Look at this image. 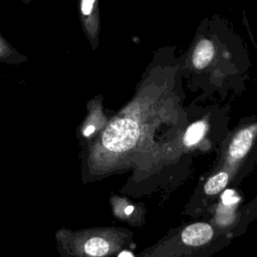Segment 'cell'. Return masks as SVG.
<instances>
[{
    "instance_id": "6da1fadb",
    "label": "cell",
    "mask_w": 257,
    "mask_h": 257,
    "mask_svg": "<svg viewBox=\"0 0 257 257\" xmlns=\"http://www.w3.org/2000/svg\"><path fill=\"white\" fill-rule=\"evenodd\" d=\"M138 123L131 118H118L112 121L102 135V145L110 152L120 153L133 148L139 138Z\"/></svg>"
},
{
    "instance_id": "7a4b0ae2",
    "label": "cell",
    "mask_w": 257,
    "mask_h": 257,
    "mask_svg": "<svg viewBox=\"0 0 257 257\" xmlns=\"http://www.w3.org/2000/svg\"><path fill=\"white\" fill-rule=\"evenodd\" d=\"M97 1L98 0H78L80 24L92 49H95L98 45L99 19Z\"/></svg>"
},
{
    "instance_id": "3957f363",
    "label": "cell",
    "mask_w": 257,
    "mask_h": 257,
    "mask_svg": "<svg viewBox=\"0 0 257 257\" xmlns=\"http://www.w3.org/2000/svg\"><path fill=\"white\" fill-rule=\"evenodd\" d=\"M213 228L206 223H196L188 226L182 233V240L191 246H200L209 242L213 237Z\"/></svg>"
},
{
    "instance_id": "277c9868",
    "label": "cell",
    "mask_w": 257,
    "mask_h": 257,
    "mask_svg": "<svg viewBox=\"0 0 257 257\" xmlns=\"http://www.w3.org/2000/svg\"><path fill=\"white\" fill-rule=\"evenodd\" d=\"M257 131V125H252L240 131L233 139L230 145V156L233 159H240L249 151L254 135Z\"/></svg>"
},
{
    "instance_id": "5b68a950",
    "label": "cell",
    "mask_w": 257,
    "mask_h": 257,
    "mask_svg": "<svg viewBox=\"0 0 257 257\" xmlns=\"http://www.w3.org/2000/svg\"><path fill=\"white\" fill-rule=\"evenodd\" d=\"M214 57V45L208 39L201 40L192 54V61L196 68H205Z\"/></svg>"
},
{
    "instance_id": "8992f818",
    "label": "cell",
    "mask_w": 257,
    "mask_h": 257,
    "mask_svg": "<svg viewBox=\"0 0 257 257\" xmlns=\"http://www.w3.org/2000/svg\"><path fill=\"white\" fill-rule=\"evenodd\" d=\"M28 60L27 56L19 52L0 32V62L19 65Z\"/></svg>"
},
{
    "instance_id": "52a82bcc",
    "label": "cell",
    "mask_w": 257,
    "mask_h": 257,
    "mask_svg": "<svg viewBox=\"0 0 257 257\" xmlns=\"http://www.w3.org/2000/svg\"><path fill=\"white\" fill-rule=\"evenodd\" d=\"M109 250L108 243L100 237H93L86 241L84 251L90 256H102Z\"/></svg>"
},
{
    "instance_id": "ba28073f",
    "label": "cell",
    "mask_w": 257,
    "mask_h": 257,
    "mask_svg": "<svg viewBox=\"0 0 257 257\" xmlns=\"http://www.w3.org/2000/svg\"><path fill=\"white\" fill-rule=\"evenodd\" d=\"M229 177L225 172H221L211 177L204 186L205 193L208 195H215L224 189L228 183Z\"/></svg>"
},
{
    "instance_id": "9c48e42d",
    "label": "cell",
    "mask_w": 257,
    "mask_h": 257,
    "mask_svg": "<svg viewBox=\"0 0 257 257\" xmlns=\"http://www.w3.org/2000/svg\"><path fill=\"white\" fill-rule=\"evenodd\" d=\"M206 131V123L202 120L193 123L186 132L184 143L186 146H193L197 144L204 136Z\"/></svg>"
},
{
    "instance_id": "30bf717a",
    "label": "cell",
    "mask_w": 257,
    "mask_h": 257,
    "mask_svg": "<svg viewBox=\"0 0 257 257\" xmlns=\"http://www.w3.org/2000/svg\"><path fill=\"white\" fill-rule=\"evenodd\" d=\"M239 201L238 195L233 190H226L222 195V202L224 205H234Z\"/></svg>"
},
{
    "instance_id": "8fae6325",
    "label": "cell",
    "mask_w": 257,
    "mask_h": 257,
    "mask_svg": "<svg viewBox=\"0 0 257 257\" xmlns=\"http://www.w3.org/2000/svg\"><path fill=\"white\" fill-rule=\"evenodd\" d=\"M94 130H95V127L93 126V125H88L85 130H84V132H83V135L85 136V137H87V136H89V135H91L93 132H94Z\"/></svg>"
},
{
    "instance_id": "7c38bea8",
    "label": "cell",
    "mask_w": 257,
    "mask_h": 257,
    "mask_svg": "<svg viewBox=\"0 0 257 257\" xmlns=\"http://www.w3.org/2000/svg\"><path fill=\"white\" fill-rule=\"evenodd\" d=\"M118 257H134V256L132 255V253H130V252H127V251H123V252H121V253L118 255Z\"/></svg>"
},
{
    "instance_id": "4fadbf2b",
    "label": "cell",
    "mask_w": 257,
    "mask_h": 257,
    "mask_svg": "<svg viewBox=\"0 0 257 257\" xmlns=\"http://www.w3.org/2000/svg\"><path fill=\"white\" fill-rule=\"evenodd\" d=\"M133 211H134V207L133 206H128V207L125 208V213L126 214H131Z\"/></svg>"
},
{
    "instance_id": "5bb4252c",
    "label": "cell",
    "mask_w": 257,
    "mask_h": 257,
    "mask_svg": "<svg viewBox=\"0 0 257 257\" xmlns=\"http://www.w3.org/2000/svg\"><path fill=\"white\" fill-rule=\"evenodd\" d=\"M20 2H22L23 4H29L32 2V0H19Z\"/></svg>"
}]
</instances>
